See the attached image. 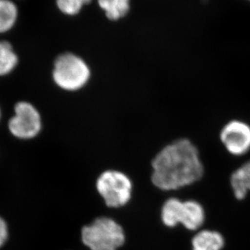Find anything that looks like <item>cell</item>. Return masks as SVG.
<instances>
[{
    "label": "cell",
    "mask_w": 250,
    "mask_h": 250,
    "mask_svg": "<svg viewBox=\"0 0 250 250\" xmlns=\"http://www.w3.org/2000/svg\"><path fill=\"white\" fill-rule=\"evenodd\" d=\"M162 220L166 226L175 227L181 224L188 230H197L205 221V211L202 205L195 201L181 202L171 198L162 208Z\"/></svg>",
    "instance_id": "cell-4"
},
{
    "label": "cell",
    "mask_w": 250,
    "mask_h": 250,
    "mask_svg": "<svg viewBox=\"0 0 250 250\" xmlns=\"http://www.w3.org/2000/svg\"><path fill=\"white\" fill-rule=\"evenodd\" d=\"M19 62L17 54L9 42L0 41V76H6L16 68Z\"/></svg>",
    "instance_id": "cell-12"
},
{
    "label": "cell",
    "mask_w": 250,
    "mask_h": 250,
    "mask_svg": "<svg viewBox=\"0 0 250 250\" xmlns=\"http://www.w3.org/2000/svg\"><path fill=\"white\" fill-rule=\"evenodd\" d=\"M220 139L230 154L244 155L250 149V126L243 121H230L223 127Z\"/></svg>",
    "instance_id": "cell-7"
},
{
    "label": "cell",
    "mask_w": 250,
    "mask_h": 250,
    "mask_svg": "<svg viewBox=\"0 0 250 250\" xmlns=\"http://www.w3.org/2000/svg\"><path fill=\"white\" fill-rule=\"evenodd\" d=\"M82 239L84 246L91 250H116L123 246L125 236L120 224L101 217L82 229Z\"/></svg>",
    "instance_id": "cell-2"
},
{
    "label": "cell",
    "mask_w": 250,
    "mask_h": 250,
    "mask_svg": "<svg viewBox=\"0 0 250 250\" xmlns=\"http://www.w3.org/2000/svg\"><path fill=\"white\" fill-rule=\"evenodd\" d=\"M97 189L106 206L111 208L124 207L132 195V182L121 171H105L97 181Z\"/></svg>",
    "instance_id": "cell-5"
},
{
    "label": "cell",
    "mask_w": 250,
    "mask_h": 250,
    "mask_svg": "<svg viewBox=\"0 0 250 250\" xmlns=\"http://www.w3.org/2000/svg\"><path fill=\"white\" fill-rule=\"evenodd\" d=\"M92 0H56L58 9L67 16L78 14L84 5L89 4Z\"/></svg>",
    "instance_id": "cell-13"
},
{
    "label": "cell",
    "mask_w": 250,
    "mask_h": 250,
    "mask_svg": "<svg viewBox=\"0 0 250 250\" xmlns=\"http://www.w3.org/2000/svg\"><path fill=\"white\" fill-rule=\"evenodd\" d=\"M0 119H1V110H0Z\"/></svg>",
    "instance_id": "cell-15"
},
{
    "label": "cell",
    "mask_w": 250,
    "mask_h": 250,
    "mask_svg": "<svg viewBox=\"0 0 250 250\" xmlns=\"http://www.w3.org/2000/svg\"><path fill=\"white\" fill-rule=\"evenodd\" d=\"M192 246V250H221L224 246V236L218 231L203 230L193 237Z\"/></svg>",
    "instance_id": "cell-9"
},
{
    "label": "cell",
    "mask_w": 250,
    "mask_h": 250,
    "mask_svg": "<svg viewBox=\"0 0 250 250\" xmlns=\"http://www.w3.org/2000/svg\"><path fill=\"white\" fill-rule=\"evenodd\" d=\"M98 3L111 21L124 18L130 10V0H98Z\"/></svg>",
    "instance_id": "cell-11"
},
{
    "label": "cell",
    "mask_w": 250,
    "mask_h": 250,
    "mask_svg": "<svg viewBox=\"0 0 250 250\" xmlns=\"http://www.w3.org/2000/svg\"><path fill=\"white\" fill-rule=\"evenodd\" d=\"M152 182L162 190H175L199 181L203 165L194 145L181 139L167 146L152 162Z\"/></svg>",
    "instance_id": "cell-1"
},
{
    "label": "cell",
    "mask_w": 250,
    "mask_h": 250,
    "mask_svg": "<svg viewBox=\"0 0 250 250\" xmlns=\"http://www.w3.org/2000/svg\"><path fill=\"white\" fill-rule=\"evenodd\" d=\"M7 236H8V229H7V224L4 221V219H2V217H0V248L7 241Z\"/></svg>",
    "instance_id": "cell-14"
},
{
    "label": "cell",
    "mask_w": 250,
    "mask_h": 250,
    "mask_svg": "<svg viewBox=\"0 0 250 250\" xmlns=\"http://www.w3.org/2000/svg\"><path fill=\"white\" fill-rule=\"evenodd\" d=\"M18 7L12 0H0V34L10 31L18 18Z\"/></svg>",
    "instance_id": "cell-10"
},
{
    "label": "cell",
    "mask_w": 250,
    "mask_h": 250,
    "mask_svg": "<svg viewBox=\"0 0 250 250\" xmlns=\"http://www.w3.org/2000/svg\"><path fill=\"white\" fill-rule=\"evenodd\" d=\"M230 183L235 197L238 200L245 199L250 192V160L231 174Z\"/></svg>",
    "instance_id": "cell-8"
},
{
    "label": "cell",
    "mask_w": 250,
    "mask_h": 250,
    "mask_svg": "<svg viewBox=\"0 0 250 250\" xmlns=\"http://www.w3.org/2000/svg\"><path fill=\"white\" fill-rule=\"evenodd\" d=\"M8 128L19 139H31L41 131V116L31 104L19 102L15 106V115L9 121Z\"/></svg>",
    "instance_id": "cell-6"
},
{
    "label": "cell",
    "mask_w": 250,
    "mask_h": 250,
    "mask_svg": "<svg viewBox=\"0 0 250 250\" xmlns=\"http://www.w3.org/2000/svg\"><path fill=\"white\" fill-rule=\"evenodd\" d=\"M53 80L61 89L75 91L86 84L90 77V69L85 61L73 53H63L54 63Z\"/></svg>",
    "instance_id": "cell-3"
}]
</instances>
